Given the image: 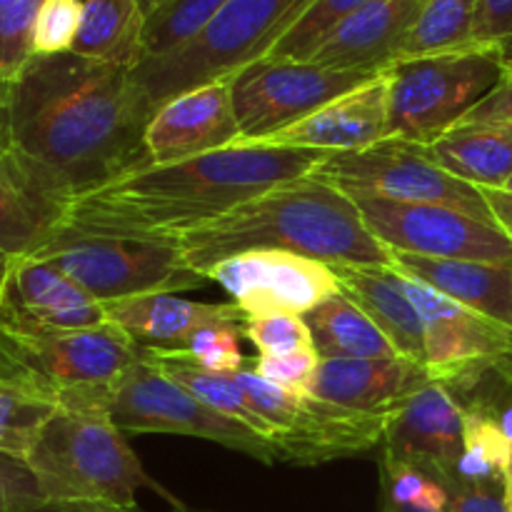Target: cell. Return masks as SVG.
<instances>
[{"instance_id":"6da1fadb","label":"cell","mask_w":512,"mask_h":512,"mask_svg":"<svg viewBox=\"0 0 512 512\" xmlns=\"http://www.w3.org/2000/svg\"><path fill=\"white\" fill-rule=\"evenodd\" d=\"M150 118L128 68L78 53L33 55L13 83L10 145L75 200L150 165Z\"/></svg>"},{"instance_id":"7a4b0ae2","label":"cell","mask_w":512,"mask_h":512,"mask_svg":"<svg viewBox=\"0 0 512 512\" xmlns=\"http://www.w3.org/2000/svg\"><path fill=\"white\" fill-rule=\"evenodd\" d=\"M328 155L288 145H230L180 163L145 165L78 195L60 230L98 238H173L275 185L308 178Z\"/></svg>"},{"instance_id":"3957f363","label":"cell","mask_w":512,"mask_h":512,"mask_svg":"<svg viewBox=\"0 0 512 512\" xmlns=\"http://www.w3.org/2000/svg\"><path fill=\"white\" fill-rule=\"evenodd\" d=\"M165 240L200 273L250 250H285L325 265H393V253L373 238L355 200L315 173Z\"/></svg>"},{"instance_id":"277c9868","label":"cell","mask_w":512,"mask_h":512,"mask_svg":"<svg viewBox=\"0 0 512 512\" xmlns=\"http://www.w3.org/2000/svg\"><path fill=\"white\" fill-rule=\"evenodd\" d=\"M140 353L110 323L40 338L0 333V380L53 408L108 413L115 385Z\"/></svg>"},{"instance_id":"5b68a950","label":"cell","mask_w":512,"mask_h":512,"mask_svg":"<svg viewBox=\"0 0 512 512\" xmlns=\"http://www.w3.org/2000/svg\"><path fill=\"white\" fill-rule=\"evenodd\" d=\"M25 463L45 503L90 500L135 508V495L143 488L165 495L108 413L55 408Z\"/></svg>"},{"instance_id":"8992f818","label":"cell","mask_w":512,"mask_h":512,"mask_svg":"<svg viewBox=\"0 0 512 512\" xmlns=\"http://www.w3.org/2000/svg\"><path fill=\"white\" fill-rule=\"evenodd\" d=\"M308 5L310 0H228L200 38L168 58L143 60L130 75L155 113L185 90L235 78L263 60Z\"/></svg>"},{"instance_id":"52a82bcc","label":"cell","mask_w":512,"mask_h":512,"mask_svg":"<svg viewBox=\"0 0 512 512\" xmlns=\"http://www.w3.org/2000/svg\"><path fill=\"white\" fill-rule=\"evenodd\" d=\"M505 73L503 55L483 45L398 60L385 70L388 138L430 145L463 123Z\"/></svg>"},{"instance_id":"ba28073f","label":"cell","mask_w":512,"mask_h":512,"mask_svg":"<svg viewBox=\"0 0 512 512\" xmlns=\"http://www.w3.org/2000/svg\"><path fill=\"white\" fill-rule=\"evenodd\" d=\"M30 258L53 265L98 303L153 293H183L210 283L168 240L98 238L58 230Z\"/></svg>"},{"instance_id":"9c48e42d","label":"cell","mask_w":512,"mask_h":512,"mask_svg":"<svg viewBox=\"0 0 512 512\" xmlns=\"http://www.w3.org/2000/svg\"><path fill=\"white\" fill-rule=\"evenodd\" d=\"M315 175L353 200L445 205L493 220L480 188L445 173L420 143L388 138L355 153H330Z\"/></svg>"},{"instance_id":"30bf717a","label":"cell","mask_w":512,"mask_h":512,"mask_svg":"<svg viewBox=\"0 0 512 512\" xmlns=\"http://www.w3.org/2000/svg\"><path fill=\"white\" fill-rule=\"evenodd\" d=\"M108 413L123 433L188 435L238 450L258 463H278L273 440L200 403L195 395L160 373L145 353H140L118 380Z\"/></svg>"},{"instance_id":"8fae6325","label":"cell","mask_w":512,"mask_h":512,"mask_svg":"<svg viewBox=\"0 0 512 512\" xmlns=\"http://www.w3.org/2000/svg\"><path fill=\"white\" fill-rule=\"evenodd\" d=\"M378 75L325 68L310 60H258L233 78V105L240 125L235 145L268 143L280 130Z\"/></svg>"},{"instance_id":"7c38bea8","label":"cell","mask_w":512,"mask_h":512,"mask_svg":"<svg viewBox=\"0 0 512 512\" xmlns=\"http://www.w3.org/2000/svg\"><path fill=\"white\" fill-rule=\"evenodd\" d=\"M363 223L390 253L512 265V240L493 220L430 203L355 200Z\"/></svg>"},{"instance_id":"4fadbf2b","label":"cell","mask_w":512,"mask_h":512,"mask_svg":"<svg viewBox=\"0 0 512 512\" xmlns=\"http://www.w3.org/2000/svg\"><path fill=\"white\" fill-rule=\"evenodd\" d=\"M245 313L263 318L273 313L305 315L340 293L333 268L320 260L285 250H250L205 270Z\"/></svg>"},{"instance_id":"5bb4252c","label":"cell","mask_w":512,"mask_h":512,"mask_svg":"<svg viewBox=\"0 0 512 512\" xmlns=\"http://www.w3.org/2000/svg\"><path fill=\"white\" fill-rule=\"evenodd\" d=\"M103 305L38 258H15L0 273V333L20 338L103 325Z\"/></svg>"},{"instance_id":"9a60e30c","label":"cell","mask_w":512,"mask_h":512,"mask_svg":"<svg viewBox=\"0 0 512 512\" xmlns=\"http://www.w3.org/2000/svg\"><path fill=\"white\" fill-rule=\"evenodd\" d=\"M405 293L418 308L425 328V368L430 380L445 385L475 368L512 360V330L420 280L400 273Z\"/></svg>"},{"instance_id":"2e32d148","label":"cell","mask_w":512,"mask_h":512,"mask_svg":"<svg viewBox=\"0 0 512 512\" xmlns=\"http://www.w3.org/2000/svg\"><path fill=\"white\" fill-rule=\"evenodd\" d=\"M73 195L45 168L8 145L0 148V273L35 255L65 223Z\"/></svg>"},{"instance_id":"e0dca14e","label":"cell","mask_w":512,"mask_h":512,"mask_svg":"<svg viewBox=\"0 0 512 512\" xmlns=\"http://www.w3.org/2000/svg\"><path fill=\"white\" fill-rule=\"evenodd\" d=\"M233 78L185 90L160 105L145 128L150 165L180 163L238 143Z\"/></svg>"},{"instance_id":"ac0fdd59","label":"cell","mask_w":512,"mask_h":512,"mask_svg":"<svg viewBox=\"0 0 512 512\" xmlns=\"http://www.w3.org/2000/svg\"><path fill=\"white\" fill-rule=\"evenodd\" d=\"M385 423L388 413H363L313 395H298L285 428L273 435L275 458L278 463L315 468L363 455L383 445Z\"/></svg>"},{"instance_id":"d6986e66","label":"cell","mask_w":512,"mask_h":512,"mask_svg":"<svg viewBox=\"0 0 512 512\" xmlns=\"http://www.w3.org/2000/svg\"><path fill=\"white\" fill-rule=\"evenodd\" d=\"M465 410L448 388L430 380L388 413L383 455L453 473L463 453Z\"/></svg>"},{"instance_id":"ffe728a7","label":"cell","mask_w":512,"mask_h":512,"mask_svg":"<svg viewBox=\"0 0 512 512\" xmlns=\"http://www.w3.org/2000/svg\"><path fill=\"white\" fill-rule=\"evenodd\" d=\"M428 0H373L338 25L310 55L335 70L385 73L400 58Z\"/></svg>"},{"instance_id":"44dd1931","label":"cell","mask_w":512,"mask_h":512,"mask_svg":"<svg viewBox=\"0 0 512 512\" xmlns=\"http://www.w3.org/2000/svg\"><path fill=\"white\" fill-rule=\"evenodd\" d=\"M388 78L380 73L370 83L323 105L300 123L280 130L263 145L313 148L323 153H355L388 140Z\"/></svg>"},{"instance_id":"7402d4cb","label":"cell","mask_w":512,"mask_h":512,"mask_svg":"<svg viewBox=\"0 0 512 512\" xmlns=\"http://www.w3.org/2000/svg\"><path fill=\"white\" fill-rule=\"evenodd\" d=\"M100 305L105 323L115 325L133 343L150 350H185L193 335L208 325L248 323L235 303H198L178 298V293L138 295Z\"/></svg>"},{"instance_id":"603a6c76","label":"cell","mask_w":512,"mask_h":512,"mask_svg":"<svg viewBox=\"0 0 512 512\" xmlns=\"http://www.w3.org/2000/svg\"><path fill=\"white\" fill-rule=\"evenodd\" d=\"M425 383L428 368L408 358H328L320 360L310 395L363 413H390Z\"/></svg>"},{"instance_id":"cb8c5ba5","label":"cell","mask_w":512,"mask_h":512,"mask_svg":"<svg viewBox=\"0 0 512 512\" xmlns=\"http://www.w3.org/2000/svg\"><path fill=\"white\" fill-rule=\"evenodd\" d=\"M348 295L393 343L400 358L425 365V328L393 265H330Z\"/></svg>"},{"instance_id":"d4e9b609","label":"cell","mask_w":512,"mask_h":512,"mask_svg":"<svg viewBox=\"0 0 512 512\" xmlns=\"http://www.w3.org/2000/svg\"><path fill=\"white\" fill-rule=\"evenodd\" d=\"M393 268L512 330V265L393 253Z\"/></svg>"},{"instance_id":"484cf974","label":"cell","mask_w":512,"mask_h":512,"mask_svg":"<svg viewBox=\"0 0 512 512\" xmlns=\"http://www.w3.org/2000/svg\"><path fill=\"white\" fill-rule=\"evenodd\" d=\"M425 148L445 173L473 188L500 190L512 175V125L458 123Z\"/></svg>"},{"instance_id":"4316f807","label":"cell","mask_w":512,"mask_h":512,"mask_svg":"<svg viewBox=\"0 0 512 512\" xmlns=\"http://www.w3.org/2000/svg\"><path fill=\"white\" fill-rule=\"evenodd\" d=\"M308 323L313 345L323 360H365V358H400L383 330L348 298L338 293L303 315Z\"/></svg>"},{"instance_id":"83f0119b","label":"cell","mask_w":512,"mask_h":512,"mask_svg":"<svg viewBox=\"0 0 512 512\" xmlns=\"http://www.w3.org/2000/svg\"><path fill=\"white\" fill-rule=\"evenodd\" d=\"M140 0H85L73 53L133 70L143 60Z\"/></svg>"},{"instance_id":"f1b7e54d","label":"cell","mask_w":512,"mask_h":512,"mask_svg":"<svg viewBox=\"0 0 512 512\" xmlns=\"http://www.w3.org/2000/svg\"><path fill=\"white\" fill-rule=\"evenodd\" d=\"M143 353L145 358L160 370V373L168 375L173 383H178L180 388L188 390L190 395H195L200 403L218 410V413L225 415V418L238 420V423L248 425V428L255 430V433H263L265 438L273 440V433H270L268 425L255 415V410L250 408L243 390H240L238 383L233 380V375L208 373V370L183 360L178 353H173V350L143 348Z\"/></svg>"},{"instance_id":"f546056e","label":"cell","mask_w":512,"mask_h":512,"mask_svg":"<svg viewBox=\"0 0 512 512\" xmlns=\"http://www.w3.org/2000/svg\"><path fill=\"white\" fill-rule=\"evenodd\" d=\"M478 0H428L398 60L470 48ZM395 60V63H398Z\"/></svg>"},{"instance_id":"4dcf8cb0","label":"cell","mask_w":512,"mask_h":512,"mask_svg":"<svg viewBox=\"0 0 512 512\" xmlns=\"http://www.w3.org/2000/svg\"><path fill=\"white\" fill-rule=\"evenodd\" d=\"M463 453L450 478L473 485H503L505 468L512 453L510 440L500 430L493 413L483 408H463Z\"/></svg>"},{"instance_id":"1f68e13d","label":"cell","mask_w":512,"mask_h":512,"mask_svg":"<svg viewBox=\"0 0 512 512\" xmlns=\"http://www.w3.org/2000/svg\"><path fill=\"white\" fill-rule=\"evenodd\" d=\"M225 5L228 0H168L160 5L145 18L143 60H160L183 50L208 30Z\"/></svg>"},{"instance_id":"d6a6232c","label":"cell","mask_w":512,"mask_h":512,"mask_svg":"<svg viewBox=\"0 0 512 512\" xmlns=\"http://www.w3.org/2000/svg\"><path fill=\"white\" fill-rule=\"evenodd\" d=\"M373 0H310L283 38L265 55L268 60H308L320 43L338 28L343 20L358 13Z\"/></svg>"},{"instance_id":"836d02e7","label":"cell","mask_w":512,"mask_h":512,"mask_svg":"<svg viewBox=\"0 0 512 512\" xmlns=\"http://www.w3.org/2000/svg\"><path fill=\"white\" fill-rule=\"evenodd\" d=\"M380 485H383V498L398 505L425 512H448V488L430 465L383 455L380 458Z\"/></svg>"},{"instance_id":"e575fe53","label":"cell","mask_w":512,"mask_h":512,"mask_svg":"<svg viewBox=\"0 0 512 512\" xmlns=\"http://www.w3.org/2000/svg\"><path fill=\"white\" fill-rule=\"evenodd\" d=\"M45 0H0V78L15 83L33 58L30 38Z\"/></svg>"},{"instance_id":"d590c367","label":"cell","mask_w":512,"mask_h":512,"mask_svg":"<svg viewBox=\"0 0 512 512\" xmlns=\"http://www.w3.org/2000/svg\"><path fill=\"white\" fill-rule=\"evenodd\" d=\"M53 405L28 398L15 390L0 398V453L25 460L40 428L53 415Z\"/></svg>"},{"instance_id":"8d00e7d4","label":"cell","mask_w":512,"mask_h":512,"mask_svg":"<svg viewBox=\"0 0 512 512\" xmlns=\"http://www.w3.org/2000/svg\"><path fill=\"white\" fill-rule=\"evenodd\" d=\"M240 338H243V325L238 323H220L208 325L198 330L185 350H173L188 363L208 370V373L233 375L245 368V355L240 350Z\"/></svg>"},{"instance_id":"74e56055","label":"cell","mask_w":512,"mask_h":512,"mask_svg":"<svg viewBox=\"0 0 512 512\" xmlns=\"http://www.w3.org/2000/svg\"><path fill=\"white\" fill-rule=\"evenodd\" d=\"M85 0H45L33 23V55L73 53L83 25Z\"/></svg>"},{"instance_id":"f35d334b","label":"cell","mask_w":512,"mask_h":512,"mask_svg":"<svg viewBox=\"0 0 512 512\" xmlns=\"http://www.w3.org/2000/svg\"><path fill=\"white\" fill-rule=\"evenodd\" d=\"M243 335L260 355H283L300 348H315L305 318L293 313H273L248 320L243 325Z\"/></svg>"},{"instance_id":"ab89813d","label":"cell","mask_w":512,"mask_h":512,"mask_svg":"<svg viewBox=\"0 0 512 512\" xmlns=\"http://www.w3.org/2000/svg\"><path fill=\"white\" fill-rule=\"evenodd\" d=\"M320 355L315 348H300L283 355H260L253 360L255 373L275 388L290 395H310L315 373L320 368Z\"/></svg>"},{"instance_id":"60d3db41","label":"cell","mask_w":512,"mask_h":512,"mask_svg":"<svg viewBox=\"0 0 512 512\" xmlns=\"http://www.w3.org/2000/svg\"><path fill=\"white\" fill-rule=\"evenodd\" d=\"M40 505L45 498L28 463L0 453V512H33Z\"/></svg>"},{"instance_id":"b9f144b4","label":"cell","mask_w":512,"mask_h":512,"mask_svg":"<svg viewBox=\"0 0 512 512\" xmlns=\"http://www.w3.org/2000/svg\"><path fill=\"white\" fill-rule=\"evenodd\" d=\"M473 43L498 50L512 68V0H478Z\"/></svg>"},{"instance_id":"7bdbcfd3","label":"cell","mask_w":512,"mask_h":512,"mask_svg":"<svg viewBox=\"0 0 512 512\" xmlns=\"http://www.w3.org/2000/svg\"><path fill=\"white\" fill-rule=\"evenodd\" d=\"M435 473L448 488V512H510L503 485L460 483V480L450 478L440 470H435Z\"/></svg>"},{"instance_id":"ee69618b","label":"cell","mask_w":512,"mask_h":512,"mask_svg":"<svg viewBox=\"0 0 512 512\" xmlns=\"http://www.w3.org/2000/svg\"><path fill=\"white\" fill-rule=\"evenodd\" d=\"M463 123H495L512 125V68L505 78L475 105Z\"/></svg>"},{"instance_id":"f6af8a7d","label":"cell","mask_w":512,"mask_h":512,"mask_svg":"<svg viewBox=\"0 0 512 512\" xmlns=\"http://www.w3.org/2000/svg\"><path fill=\"white\" fill-rule=\"evenodd\" d=\"M480 193H483L495 223L512 240V195L505 193V190H480Z\"/></svg>"},{"instance_id":"bcb514c9","label":"cell","mask_w":512,"mask_h":512,"mask_svg":"<svg viewBox=\"0 0 512 512\" xmlns=\"http://www.w3.org/2000/svg\"><path fill=\"white\" fill-rule=\"evenodd\" d=\"M33 512H140L138 508H118L110 503H90V500H73V503H45Z\"/></svg>"},{"instance_id":"7dc6e473","label":"cell","mask_w":512,"mask_h":512,"mask_svg":"<svg viewBox=\"0 0 512 512\" xmlns=\"http://www.w3.org/2000/svg\"><path fill=\"white\" fill-rule=\"evenodd\" d=\"M10 100H13V83L0 78V148L10 145Z\"/></svg>"},{"instance_id":"c3c4849f","label":"cell","mask_w":512,"mask_h":512,"mask_svg":"<svg viewBox=\"0 0 512 512\" xmlns=\"http://www.w3.org/2000/svg\"><path fill=\"white\" fill-rule=\"evenodd\" d=\"M495 420H498L500 430H503L505 438H508L512 445V395L498 405V410H495Z\"/></svg>"},{"instance_id":"681fc988","label":"cell","mask_w":512,"mask_h":512,"mask_svg":"<svg viewBox=\"0 0 512 512\" xmlns=\"http://www.w3.org/2000/svg\"><path fill=\"white\" fill-rule=\"evenodd\" d=\"M503 490H505V500H508V508L512 512V453L508 460V468H505V475H503Z\"/></svg>"},{"instance_id":"f907efd6","label":"cell","mask_w":512,"mask_h":512,"mask_svg":"<svg viewBox=\"0 0 512 512\" xmlns=\"http://www.w3.org/2000/svg\"><path fill=\"white\" fill-rule=\"evenodd\" d=\"M380 512H425V510H415V508H408V505H398L393 503V500L383 498V510Z\"/></svg>"},{"instance_id":"816d5d0a","label":"cell","mask_w":512,"mask_h":512,"mask_svg":"<svg viewBox=\"0 0 512 512\" xmlns=\"http://www.w3.org/2000/svg\"><path fill=\"white\" fill-rule=\"evenodd\" d=\"M163 3H168V0H140V8H143V15L148 18V15L155 13Z\"/></svg>"},{"instance_id":"f5cc1de1","label":"cell","mask_w":512,"mask_h":512,"mask_svg":"<svg viewBox=\"0 0 512 512\" xmlns=\"http://www.w3.org/2000/svg\"><path fill=\"white\" fill-rule=\"evenodd\" d=\"M500 190H505V193H510V195H512V175L508 178V183H505L503 188H500Z\"/></svg>"},{"instance_id":"db71d44e","label":"cell","mask_w":512,"mask_h":512,"mask_svg":"<svg viewBox=\"0 0 512 512\" xmlns=\"http://www.w3.org/2000/svg\"><path fill=\"white\" fill-rule=\"evenodd\" d=\"M5 393H10V388H8V385H5V383H3V380H0V398H3V395H5Z\"/></svg>"},{"instance_id":"11a10c76","label":"cell","mask_w":512,"mask_h":512,"mask_svg":"<svg viewBox=\"0 0 512 512\" xmlns=\"http://www.w3.org/2000/svg\"><path fill=\"white\" fill-rule=\"evenodd\" d=\"M178 512H190V510H183V508H178Z\"/></svg>"}]
</instances>
